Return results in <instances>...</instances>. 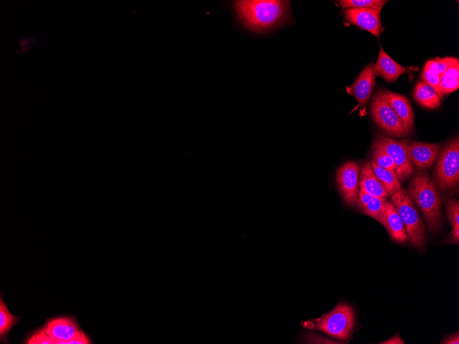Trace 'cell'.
Segmentation results:
<instances>
[{"mask_svg": "<svg viewBox=\"0 0 459 344\" xmlns=\"http://www.w3.org/2000/svg\"><path fill=\"white\" fill-rule=\"evenodd\" d=\"M234 8L247 28L264 32L284 23L289 18L290 3L277 0L236 1Z\"/></svg>", "mask_w": 459, "mask_h": 344, "instance_id": "1", "label": "cell"}, {"mask_svg": "<svg viewBox=\"0 0 459 344\" xmlns=\"http://www.w3.org/2000/svg\"><path fill=\"white\" fill-rule=\"evenodd\" d=\"M406 191L421 211L428 231H438L442 224V203L434 182L421 172L413 177Z\"/></svg>", "mask_w": 459, "mask_h": 344, "instance_id": "2", "label": "cell"}, {"mask_svg": "<svg viewBox=\"0 0 459 344\" xmlns=\"http://www.w3.org/2000/svg\"><path fill=\"white\" fill-rule=\"evenodd\" d=\"M390 196V200L402 219L411 244L416 248L423 247L427 238L425 225L406 190L401 188Z\"/></svg>", "mask_w": 459, "mask_h": 344, "instance_id": "3", "label": "cell"}, {"mask_svg": "<svg viewBox=\"0 0 459 344\" xmlns=\"http://www.w3.org/2000/svg\"><path fill=\"white\" fill-rule=\"evenodd\" d=\"M434 185L442 191L456 188L459 182V139L456 137L441 150L436 163Z\"/></svg>", "mask_w": 459, "mask_h": 344, "instance_id": "4", "label": "cell"}, {"mask_svg": "<svg viewBox=\"0 0 459 344\" xmlns=\"http://www.w3.org/2000/svg\"><path fill=\"white\" fill-rule=\"evenodd\" d=\"M355 315L352 308L344 303L338 304L331 312L313 320L310 328L324 332L335 339L345 340L351 333Z\"/></svg>", "mask_w": 459, "mask_h": 344, "instance_id": "5", "label": "cell"}, {"mask_svg": "<svg viewBox=\"0 0 459 344\" xmlns=\"http://www.w3.org/2000/svg\"><path fill=\"white\" fill-rule=\"evenodd\" d=\"M372 149H381L387 152L395 164V174L401 182L410 177L413 172L406 148V139L396 140L384 135H377L372 144Z\"/></svg>", "mask_w": 459, "mask_h": 344, "instance_id": "6", "label": "cell"}, {"mask_svg": "<svg viewBox=\"0 0 459 344\" xmlns=\"http://www.w3.org/2000/svg\"><path fill=\"white\" fill-rule=\"evenodd\" d=\"M372 119L388 135L403 137L411 135L401 119L379 93L370 104Z\"/></svg>", "mask_w": 459, "mask_h": 344, "instance_id": "7", "label": "cell"}, {"mask_svg": "<svg viewBox=\"0 0 459 344\" xmlns=\"http://www.w3.org/2000/svg\"><path fill=\"white\" fill-rule=\"evenodd\" d=\"M360 166L355 161L344 163L337 171L336 181L339 194L345 203L357 206L359 194Z\"/></svg>", "mask_w": 459, "mask_h": 344, "instance_id": "8", "label": "cell"}, {"mask_svg": "<svg viewBox=\"0 0 459 344\" xmlns=\"http://www.w3.org/2000/svg\"><path fill=\"white\" fill-rule=\"evenodd\" d=\"M406 148L412 163L418 169L424 170L435 162L441 145L406 139Z\"/></svg>", "mask_w": 459, "mask_h": 344, "instance_id": "9", "label": "cell"}, {"mask_svg": "<svg viewBox=\"0 0 459 344\" xmlns=\"http://www.w3.org/2000/svg\"><path fill=\"white\" fill-rule=\"evenodd\" d=\"M380 12L368 8H348L345 10L344 14L351 24L379 38L381 31Z\"/></svg>", "mask_w": 459, "mask_h": 344, "instance_id": "10", "label": "cell"}, {"mask_svg": "<svg viewBox=\"0 0 459 344\" xmlns=\"http://www.w3.org/2000/svg\"><path fill=\"white\" fill-rule=\"evenodd\" d=\"M376 77L374 64L369 63L363 68L353 84L347 87V91L355 97L361 108L365 107L371 96Z\"/></svg>", "mask_w": 459, "mask_h": 344, "instance_id": "11", "label": "cell"}, {"mask_svg": "<svg viewBox=\"0 0 459 344\" xmlns=\"http://www.w3.org/2000/svg\"><path fill=\"white\" fill-rule=\"evenodd\" d=\"M45 326L47 333L56 344L71 340L80 330L76 321L69 317L49 319Z\"/></svg>", "mask_w": 459, "mask_h": 344, "instance_id": "12", "label": "cell"}, {"mask_svg": "<svg viewBox=\"0 0 459 344\" xmlns=\"http://www.w3.org/2000/svg\"><path fill=\"white\" fill-rule=\"evenodd\" d=\"M379 94L393 109L412 134L414 129V113L408 100L390 91H381Z\"/></svg>", "mask_w": 459, "mask_h": 344, "instance_id": "13", "label": "cell"}, {"mask_svg": "<svg viewBox=\"0 0 459 344\" xmlns=\"http://www.w3.org/2000/svg\"><path fill=\"white\" fill-rule=\"evenodd\" d=\"M413 67H404L394 60L381 47L379 48V56L374 65L376 76H381L388 82H395L404 73H410Z\"/></svg>", "mask_w": 459, "mask_h": 344, "instance_id": "14", "label": "cell"}, {"mask_svg": "<svg viewBox=\"0 0 459 344\" xmlns=\"http://www.w3.org/2000/svg\"><path fill=\"white\" fill-rule=\"evenodd\" d=\"M386 201L387 198L373 196L359 190L357 206L363 213L375 219L385 227Z\"/></svg>", "mask_w": 459, "mask_h": 344, "instance_id": "15", "label": "cell"}, {"mask_svg": "<svg viewBox=\"0 0 459 344\" xmlns=\"http://www.w3.org/2000/svg\"><path fill=\"white\" fill-rule=\"evenodd\" d=\"M385 224L391 238L396 242L404 243L408 240V237L404 224L396 209L390 200H387L385 206Z\"/></svg>", "mask_w": 459, "mask_h": 344, "instance_id": "16", "label": "cell"}, {"mask_svg": "<svg viewBox=\"0 0 459 344\" xmlns=\"http://www.w3.org/2000/svg\"><path fill=\"white\" fill-rule=\"evenodd\" d=\"M359 189L373 196L387 198L388 193L376 178L370 164L366 161L360 170Z\"/></svg>", "mask_w": 459, "mask_h": 344, "instance_id": "17", "label": "cell"}, {"mask_svg": "<svg viewBox=\"0 0 459 344\" xmlns=\"http://www.w3.org/2000/svg\"><path fill=\"white\" fill-rule=\"evenodd\" d=\"M370 164L376 178L389 196L402 188L401 181L394 171L379 166L371 159Z\"/></svg>", "mask_w": 459, "mask_h": 344, "instance_id": "18", "label": "cell"}, {"mask_svg": "<svg viewBox=\"0 0 459 344\" xmlns=\"http://www.w3.org/2000/svg\"><path fill=\"white\" fill-rule=\"evenodd\" d=\"M414 96L421 106L429 109L438 107L442 98L432 87L423 81H419L416 84Z\"/></svg>", "mask_w": 459, "mask_h": 344, "instance_id": "19", "label": "cell"}, {"mask_svg": "<svg viewBox=\"0 0 459 344\" xmlns=\"http://www.w3.org/2000/svg\"><path fill=\"white\" fill-rule=\"evenodd\" d=\"M447 216L451 226L449 243L459 242V201L456 198L448 199L445 203Z\"/></svg>", "mask_w": 459, "mask_h": 344, "instance_id": "20", "label": "cell"}, {"mask_svg": "<svg viewBox=\"0 0 459 344\" xmlns=\"http://www.w3.org/2000/svg\"><path fill=\"white\" fill-rule=\"evenodd\" d=\"M459 87V62L447 69L441 76L440 91L442 95L456 91Z\"/></svg>", "mask_w": 459, "mask_h": 344, "instance_id": "21", "label": "cell"}, {"mask_svg": "<svg viewBox=\"0 0 459 344\" xmlns=\"http://www.w3.org/2000/svg\"><path fill=\"white\" fill-rule=\"evenodd\" d=\"M19 319V317L14 316L9 312L2 298H1L0 336L1 341H4L3 339L6 338V336L10 332V329L17 323Z\"/></svg>", "mask_w": 459, "mask_h": 344, "instance_id": "22", "label": "cell"}, {"mask_svg": "<svg viewBox=\"0 0 459 344\" xmlns=\"http://www.w3.org/2000/svg\"><path fill=\"white\" fill-rule=\"evenodd\" d=\"M387 1L383 0H340L338 3L344 9L368 8L381 12Z\"/></svg>", "mask_w": 459, "mask_h": 344, "instance_id": "23", "label": "cell"}, {"mask_svg": "<svg viewBox=\"0 0 459 344\" xmlns=\"http://www.w3.org/2000/svg\"><path fill=\"white\" fill-rule=\"evenodd\" d=\"M458 62H459L458 58L452 57L436 58L428 60L425 65L441 76L447 69Z\"/></svg>", "mask_w": 459, "mask_h": 344, "instance_id": "24", "label": "cell"}, {"mask_svg": "<svg viewBox=\"0 0 459 344\" xmlns=\"http://www.w3.org/2000/svg\"><path fill=\"white\" fill-rule=\"evenodd\" d=\"M371 160H372L379 166L391 170L395 171V164L392 159L384 150L381 149H372L371 152Z\"/></svg>", "mask_w": 459, "mask_h": 344, "instance_id": "25", "label": "cell"}, {"mask_svg": "<svg viewBox=\"0 0 459 344\" xmlns=\"http://www.w3.org/2000/svg\"><path fill=\"white\" fill-rule=\"evenodd\" d=\"M421 77L423 80V82L432 87L440 95V97L443 96L440 91V75L433 71L426 65H425Z\"/></svg>", "mask_w": 459, "mask_h": 344, "instance_id": "26", "label": "cell"}, {"mask_svg": "<svg viewBox=\"0 0 459 344\" xmlns=\"http://www.w3.org/2000/svg\"><path fill=\"white\" fill-rule=\"evenodd\" d=\"M27 344H56L47 333L45 326L44 325L34 333H33L26 341Z\"/></svg>", "mask_w": 459, "mask_h": 344, "instance_id": "27", "label": "cell"}, {"mask_svg": "<svg viewBox=\"0 0 459 344\" xmlns=\"http://www.w3.org/2000/svg\"><path fill=\"white\" fill-rule=\"evenodd\" d=\"M91 343V339L82 330L69 341H64L61 344H89Z\"/></svg>", "mask_w": 459, "mask_h": 344, "instance_id": "28", "label": "cell"}, {"mask_svg": "<svg viewBox=\"0 0 459 344\" xmlns=\"http://www.w3.org/2000/svg\"><path fill=\"white\" fill-rule=\"evenodd\" d=\"M440 343L458 344L459 343L458 332L457 331L453 334L445 336L443 338V339L440 341Z\"/></svg>", "mask_w": 459, "mask_h": 344, "instance_id": "29", "label": "cell"}, {"mask_svg": "<svg viewBox=\"0 0 459 344\" xmlns=\"http://www.w3.org/2000/svg\"><path fill=\"white\" fill-rule=\"evenodd\" d=\"M380 343L382 344H403L404 342L401 339V336L399 334L393 336L390 339H388Z\"/></svg>", "mask_w": 459, "mask_h": 344, "instance_id": "30", "label": "cell"}]
</instances>
